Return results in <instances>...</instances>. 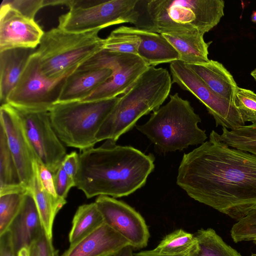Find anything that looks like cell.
I'll list each match as a JSON object with an SVG mask.
<instances>
[{"instance_id": "obj_43", "label": "cell", "mask_w": 256, "mask_h": 256, "mask_svg": "<svg viewBox=\"0 0 256 256\" xmlns=\"http://www.w3.org/2000/svg\"><path fill=\"white\" fill-rule=\"evenodd\" d=\"M251 20L252 22L256 23V11L253 12L252 14Z\"/></svg>"}, {"instance_id": "obj_1", "label": "cell", "mask_w": 256, "mask_h": 256, "mask_svg": "<svg viewBox=\"0 0 256 256\" xmlns=\"http://www.w3.org/2000/svg\"><path fill=\"white\" fill-rule=\"evenodd\" d=\"M176 184L195 200L238 221L256 206V156L229 146L212 130L208 140L184 154Z\"/></svg>"}, {"instance_id": "obj_2", "label": "cell", "mask_w": 256, "mask_h": 256, "mask_svg": "<svg viewBox=\"0 0 256 256\" xmlns=\"http://www.w3.org/2000/svg\"><path fill=\"white\" fill-rule=\"evenodd\" d=\"M154 162L151 154L107 140L98 147L80 150L75 186L88 198L128 196L146 184Z\"/></svg>"}, {"instance_id": "obj_11", "label": "cell", "mask_w": 256, "mask_h": 256, "mask_svg": "<svg viewBox=\"0 0 256 256\" xmlns=\"http://www.w3.org/2000/svg\"><path fill=\"white\" fill-rule=\"evenodd\" d=\"M172 83L192 94L206 107L216 126L230 130L245 126L234 102L212 91L185 63L176 60L170 63Z\"/></svg>"}, {"instance_id": "obj_8", "label": "cell", "mask_w": 256, "mask_h": 256, "mask_svg": "<svg viewBox=\"0 0 256 256\" xmlns=\"http://www.w3.org/2000/svg\"><path fill=\"white\" fill-rule=\"evenodd\" d=\"M139 2V0H109L86 4L84 0H68L70 10L59 17L58 27L82 33L123 23L136 26L140 16L136 8Z\"/></svg>"}, {"instance_id": "obj_37", "label": "cell", "mask_w": 256, "mask_h": 256, "mask_svg": "<svg viewBox=\"0 0 256 256\" xmlns=\"http://www.w3.org/2000/svg\"><path fill=\"white\" fill-rule=\"evenodd\" d=\"M40 256H58V251L54 248L52 240L48 239L44 230L37 240Z\"/></svg>"}, {"instance_id": "obj_9", "label": "cell", "mask_w": 256, "mask_h": 256, "mask_svg": "<svg viewBox=\"0 0 256 256\" xmlns=\"http://www.w3.org/2000/svg\"><path fill=\"white\" fill-rule=\"evenodd\" d=\"M149 67L138 55L101 50L78 68H110L112 78L81 102L110 99L124 94Z\"/></svg>"}, {"instance_id": "obj_40", "label": "cell", "mask_w": 256, "mask_h": 256, "mask_svg": "<svg viewBox=\"0 0 256 256\" xmlns=\"http://www.w3.org/2000/svg\"><path fill=\"white\" fill-rule=\"evenodd\" d=\"M28 249L29 256H40L37 241L32 243Z\"/></svg>"}, {"instance_id": "obj_36", "label": "cell", "mask_w": 256, "mask_h": 256, "mask_svg": "<svg viewBox=\"0 0 256 256\" xmlns=\"http://www.w3.org/2000/svg\"><path fill=\"white\" fill-rule=\"evenodd\" d=\"M78 165L79 154L75 151L67 154L61 164L66 172L74 179L78 170Z\"/></svg>"}, {"instance_id": "obj_19", "label": "cell", "mask_w": 256, "mask_h": 256, "mask_svg": "<svg viewBox=\"0 0 256 256\" xmlns=\"http://www.w3.org/2000/svg\"><path fill=\"white\" fill-rule=\"evenodd\" d=\"M36 48H18L0 51V100L1 104L18 82L32 55Z\"/></svg>"}, {"instance_id": "obj_5", "label": "cell", "mask_w": 256, "mask_h": 256, "mask_svg": "<svg viewBox=\"0 0 256 256\" xmlns=\"http://www.w3.org/2000/svg\"><path fill=\"white\" fill-rule=\"evenodd\" d=\"M148 24L142 28L158 34L200 32L204 34L224 16L223 0H145Z\"/></svg>"}, {"instance_id": "obj_7", "label": "cell", "mask_w": 256, "mask_h": 256, "mask_svg": "<svg viewBox=\"0 0 256 256\" xmlns=\"http://www.w3.org/2000/svg\"><path fill=\"white\" fill-rule=\"evenodd\" d=\"M119 97L56 104L49 110L52 127L66 146L80 150L94 147L96 134Z\"/></svg>"}, {"instance_id": "obj_27", "label": "cell", "mask_w": 256, "mask_h": 256, "mask_svg": "<svg viewBox=\"0 0 256 256\" xmlns=\"http://www.w3.org/2000/svg\"><path fill=\"white\" fill-rule=\"evenodd\" d=\"M194 234L197 247L190 256H242L212 228H200Z\"/></svg>"}, {"instance_id": "obj_4", "label": "cell", "mask_w": 256, "mask_h": 256, "mask_svg": "<svg viewBox=\"0 0 256 256\" xmlns=\"http://www.w3.org/2000/svg\"><path fill=\"white\" fill-rule=\"evenodd\" d=\"M151 114L144 124L136 126L162 152L182 150L190 146L202 144L207 138L206 131L198 126L202 120L189 101L178 93Z\"/></svg>"}, {"instance_id": "obj_6", "label": "cell", "mask_w": 256, "mask_h": 256, "mask_svg": "<svg viewBox=\"0 0 256 256\" xmlns=\"http://www.w3.org/2000/svg\"><path fill=\"white\" fill-rule=\"evenodd\" d=\"M100 30L74 33L58 27L44 32L35 52L38 70L50 80L62 78L104 50Z\"/></svg>"}, {"instance_id": "obj_45", "label": "cell", "mask_w": 256, "mask_h": 256, "mask_svg": "<svg viewBox=\"0 0 256 256\" xmlns=\"http://www.w3.org/2000/svg\"><path fill=\"white\" fill-rule=\"evenodd\" d=\"M251 256H256V254H252Z\"/></svg>"}, {"instance_id": "obj_18", "label": "cell", "mask_w": 256, "mask_h": 256, "mask_svg": "<svg viewBox=\"0 0 256 256\" xmlns=\"http://www.w3.org/2000/svg\"><path fill=\"white\" fill-rule=\"evenodd\" d=\"M112 75V70L108 68H77L66 78L57 103L82 101L109 80Z\"/></svg>"}, {"instance_id": "obj_22", "label": "cell", "mask_w": 256, "mask_h": 256, "mask_svg": "<svg viewBox=\"0 0 256 256\" xmlns=\"http://www.w3.org/2000/svg\"><path fill=\"white\" fill-rule=\"evenodd\" d=\"M177 50L180 61L185 64L208 62V48L212 42H206L204 34L196 32L186 33H162Z\"/></svg>"}, {"instance_id": "obj_21", "label": "cell", "mask_w": 256, "mask_h": 256, "mask_svg": "<svg viewBox=\"0 0 256 256\" xmlns=\"http://www.w3.org/2000/svg\"><path fill=\"white\" fill-rule=\"evenodd\" d=\"M186 64L212 91L234 102L238 86L233 76L222 64L209 60L205 62Z\"/></svg>"}, {"instance_id": "obj_10", "label": "cell", "mask_w": 256, "mask_h": 256, "mask_svg": "<svg viewBox=\"0 0 256 256\" xmlns=\"http://www.w3.org/2000/svg\"><path fill=\"white\" fill-rule=\"evenodd\" d=\"M72 73L56 80L46 78L38 70L34 52L6 103L18 108L49 111L58 102L66 79Z\"/></svg>"}, {"instance_id": "obj_34", "label": "cell", "mask_w": 256, "mask_h": 256, "mask_svg": "<svg viewBox=\"0 0 256 256\" xmlns=\"http://www.w3.org/2000/svg\"><path fill=\"white\" fill-rule=\"evenodd\" d=\"M54 184L58 196L66 200L70 189L75 186L74 179L69 176L60 166L53 174Z\"/></svg>"}, {"instance_id": "obj_12", "label": "cell", "mask_w": 256, "mask_h": 256, "mask_svg": "<svg viewBox=\"0 0 256 256\" xmlns=\"http://www.w3.org/2000/svg\"><path fill=\"white\" fill-rule=\"evenodd\" d=\"M14 108L37 158L54 173L67 154L64 143L52 127L49 111Z\"/></svg>"}, {"instance_id": "obj_17", "label": "cell", "mask_w": 256, "mask_h": 256, "mask_svg": "<svg viewBox=\"0 0 256 256\" xmlns=\"http://www.w3.org/2000/svg\"><path fill=\"white\" fill-rule=\"evenodd\" d=\"M8 230L17 254L23 248H29L40 236L43 229L31 190L24 193L20 209Z\"/></svg>"}, {"instance_id": "obj_25", "label": "cell", "mask_w": 256, "mask_h": 256, "mask_svg": "<svg viewBox=\"0 0 256 256\" xmlns=\"http://www.w3.org/2000/svg\"><path fill=\"white\" fill-rule=\"evenodd\" d=\"M104 223L102 214L95 202L79 206L74 216L68 234L70 244L78 242Z\"/></svg>"}, {"instance_id": "obj_39", "label": "cell", "mask_w": 256, "mask_h": 256, "mask_svg": "<svg viewBox=\"0 0 256 256\" xmlns=\"http://www.w3.org/2000/svg\"><path fill=\"white\" fill-rule=\"evenodd\" d=\"M133 247L128 245L121 249L114 256H134Z\"/></svg>"}, {"instance_id": "obj_42", "label": "cell", "mask_w": 256, "mask_h": 256, "mask_svg": "<svg viewBox=\"0 0 256 256\" xmlns=\"http://www.w3.org/2000/svg\"><path fill=\"white\" fill-rule=\"evenodd\" d=\"M18 256H29L28 248H23L21 249L18 254Z\"/></svg>"}, {"instance_id": "obj_29", "label": "cell", "mask_w": 256, "mask_h": 256, "mask_svg": "<svg viewBox=\"0 0 256 256\" xmlns=\"http://www.w3.org/2000/svg\"><path fill=\"white\" fill-rule=\"evenodd\" d=\"M140 42V38L130 26H122L113 30L104 39V50L138 55Z\"/></svg>"}, {"instance_id": "obj_14", "label": "cell", "mask_w": 256, "mask_h": 256, "mask_svg": "<svg viewBox=\"0 0 256 256\" xmlns=\"http://www.w3.org/2000/svg\"><path fill=\"white\" fill-rule=\"evenodd\" d=\"M0 125L5 132L22 184L26 189L30 190L34 176L36 156L16 111L8 103L1 104Z\"/></svg>"}, {"instance_id": "obj_41", "label": "cell", "mask_w": 256, "mask_h": 256, "mask_svg": "<svg viewBox=\"0 0 256 256\" xmlns=\"http://www.w3.org/2000/svg\"><path fill=\"white\" fill-rule=\"evenodd\" d=\"M134 256H168L158 254L152 250H143L137 253H134Z\"/></svg>"}, {"instance_id": "obj_15", "label": "cell", "mask_w": 256, "mask_h": 256, "mask_svg": "<svg viewBox=\"0 0 256 256\" xmlns=\"http://www.w3.org/2000/svg\"><path fill=\"white\" fill-rule=\"evenodd\" d=\"M34 20L2 2L0 9V51L18 48H36L44 34Z\"/></svg>"}, {"instance_id": "obj_35", "label": "cell", "mask_w": 256, "mask_h": 256, "mask_svg": "<svg viewBox=\"0 0 256 256\" xmlns=\"http://www.w3.org/2000/svg\"><path fill=\"white\" fill-rule=\"evenodd\" d=\"M36 164V170L43 188L52 198H60L58 196L56 191L53 173L43 164L37 158Z\"/></svg>"}, {"instance_id": "obj_33", "label": "cell", "mask_w": 256, "mask_h": 256, "mask_svg": "<svg viewBox=\"0 0 256 256\" xmlns=\"http://www.w3.org/2000/svg\"><path fill=\"white\" fill-rule=\"evenodd\" d=\"M2 2L23 16L32 20L40 8L47 6L46 0H4Z\"/></svg>"}, {"instance_id": "obj_23", "label": "cell", "mask_w": 256, "mask_h": 256, "mask_svg": "<svg viewBox=\"0 0 256 256\" xmlns=\"http://www.w3.org/2000/svg\"><path fill=\"white\" fill-rule=\"evenodd\" d=\"M30 190L36 204L42 229L47 238L52 240V229L55 218L66 203V200L60 198H54L44 190L40 182L36 162L34 176Z\"/></svg>"}, {"instance_id": "obj_24", "label": "cell", "mask_w": 256, "mask_h": 256, "mask_svg": "<svg viewBox=\"0 0 256 256\" xmlns=\"http://www.w3.org/2000/svg\"><path fill=\"white\" fill-rule=\"evenodd\" d=\"M27 190L21 181L4 129L0 125V195Z\"/></svg>"}, {"instance_id": "obj_38", "label": "cell", "mask_w": 256, "mask_h": 256, "mask_svg": "<svg viewBox=\"0 0 256 256\" xmlns=\"http://www.w3.org/2000/svg\"><path fill=\"white\" fill-rule=\"evenodd\" d=\"M0 256H18L8 230L0 236Z\"/></svg>"}, {"instance_id": "obj_30", "label": "cell", "mask_w": 256, "mask_h": 256, "mask_svg": "<svg viewBox=\"0 0 256 256\" xmlns=\"http://www.w3.org/2000/svg\"><path fill=\"white\" fill-rule=\"evenodd\" d=\"M25 192L0 195V236L6 232L18 215Z\"/></svg>"}, {"instance_id": "obj_26", "label": "cell", "mask_w": 256, "mask_h": 256, "mask_svg": "<svg viewBox=\"0 0 256 256\" xmlns=\"http://www.w3.org/2000/svg\"><path fill=\"white\" fill-rule=\"evenodd\" d=\"M196 247L194 234L180 228L166 235L152 250L164 256H190Z\"/></svg>"}, {"instance_id": "obj_20", "label": "cell", "mask_w": 256, "mask_h": 256, "mask_svg": "<svg viewBox=\"0 0 256 256\" xmlns=\"http://www.w3.org/2000/svg\"><path fill=\"white\" fill-rule=\"evenodd\" d=\"M130 27L140 38L138 56L148 66H155L180 60L178 52L161 34L138 27Z\"/></svg>"}, {"instance_id": "obj_44", "label": "cell", "mask_w": 256, "mask_h": 256, "mask_svg": "<svg viewBox=\"0 0 256 256\" xmlns=\"http://www.w3.org/2000/svg\"><path fill=\"white\" fill-rule=\"evenodd\" d=\"M250 75L256 82V68L252 71L250 72Z\"/></svg>"}, {"instance_id": "obj_3", "label": "cell", "mask_w": 256, "mask_h": 256, "mask_svg": "<svg viewBox=\"0 0 256 256\" xmlns=\"http://www.w3.org/2000/svg\"><path fill=\"white\" fill-rule=\"evenodd\" d=\"M170 74L164 68L150 66L122 96L108 114L96 136L98 142H115L131 130L142 116L158 109L170 95Z\"/></svg>"}, {"instance_id": "obj_13", "label": "cell", "mask_w": 256, "mask_h": 256, "mask_svg": "<svg viewBox=\"0 0 256 256\" xmlns=\"http://www.w3.org/2000/svg\"><path fill=\"white\" fill-rule=\"evenodd\" d=\"M95 202L104 222L127 240L134 249L148 245L150 234L142 216L134 208L116 198L99 196Z\"/></svg>"}, {"instance_id": "obj_32", "label": "cell", "mask_w": 256, "mask_h": 256, "mask_svg": "<svg viewBox=\"0 0 256 256\" xmlns=\"http://www.w3.org/2000/svg\"><path fill=\"white\" fill-rule=\"evenodd\" d=\"M235 106L246 122H256V94L253 91L238 87L234 100Z\"/></svg>"}, {"instance_id": "obj_16", "label": "cell", "mask_w": 256, "mask_h": 256, "mask_svg": "<svg viewBox=\"0 0 256 256\" xmlns=\"http://www.w3.org/2000/svg\"><path fill=\"white\" fill-rule=\"evenodd\" d=\"M128 245L130 244L127 240L104 222L70 244L61 256H114Z\"/></svg>"}, {"instance_id": "obj_31", "label": "cell", "mask_w": 256, "mask_h": 256, "mask_svg": "<svg viewBox=\"0 0 256 256\" xmlns=\"http://www.w3.org/2000/svg\"><path fill=\"white\" fill-rule=\"evenodd\" d=\"M230 236L236 243L250 241L256 244V206L232 226Z\"/></svg>"}, {"instance_id": "obj_28", "label": "cell", "mask_w": 256, "mask_h": 256, "mask_svg": "<svg viewBox=\"0 0 256 256\" xmlns=\"http://www.w3.org/2000/svg\"><path fill=\"white\" fill-rule=\"evenodd\" d=\"M222 134L216 132V138L229 146L256 156V122L232 130L222 128Z\"/></svg>"}]
</instances>
